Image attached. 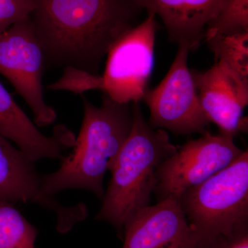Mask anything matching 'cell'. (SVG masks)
<instances>
[{"mask_svg": "<svg viewBox=\"0 0 248 248\" xmlns=\"http://www.w3.org/2000/svg\"><path fill=\"white\" fill-rule=\"evenodd\" d=\"M190 50L179 45L177 55L164 79L147 91L143 100L150 110L153 128L177 135L208 133L210 122L204 113L192 73L187 66Z\"/></svg>", "mask_w": 248, "mask_h": 248, "instance_id": "obj_8", "label": "cell"}, {"mask_svg": "<svg viewBox=\"0 0 248 248\" xmlns=\"http://www.w3.org/2000/svg\"><path fill=\"white\" fill-rule=\"evenodd\" d=\"M33 0H0V36L16 23L30 17Z\"/></svg>", "mask_w": 248, "mask_h": 248, "instance_id": "obj_17", "label": "cell"}, {"mask_svg": "<svg viewBox=\"0 0 248 248\" xmlns=\"http://www.w3.org/2000/svg\"><path fill=\"white\" fill-rule=\"evenodd\" d=\"M205 248L220 236L248 228V151L178 200Z\"/></svg>", "mask_w": 248, "mask_h": 248, "instance_id": "obj_4", "label": "cell"}, {"mask_svg": "<svg viewBox=\"0 0 248 248\" xmlns=\"http://www.w3.org/2000/svg\"><path fill=\"white\" fill-rule=\"evenodd\" d=\"M164 23L170 41L190 50L200 47L205 28L224 0H134Z\"/></svg>", "mask_w": 248, "mask_h": 248, "instance_id": "obj_13", "label": "cell"}, {"mask_svg": "<svg viewBox=\"0 0 248 248\" xmlns=\"http://www.w3.org/2000/svg\"><path fill=\"white\" fill-rule=\"evenodd\" d=\"M202 109L210 123L220 133L234 137L248 130V82L243 81L223 63L215 62L205 71H191Z\"/></svg>", "mask_w": 248, "mask_h": 248, "instance_id": "obj_10", "label": "cell"}, {"mask_svg": "<svg viewBox=\"0 0 248 248\" xmlns=\"http://www.w3.org/2000/svg\"><path fill=\"white\" fill-rule=\"evenodd\" d=\"M248 31V0H224L205 28L204 40Z\"/></svg>", "mask_w": 248, "mask_h": 248, "instance_id": "obj_16", "label": "cell"}, {"mask_svg": "<svg viewBox=\"0 0 248 248\" xmlns=\"http://www.w3.org/2000/svg\"><path fill=\"white\" fill-rule=\"evenodd\" d=\"M30 17L46 68L99 75L112 45L138 25L134 0H33Z\"/></svg>", "mask_w": 248, "mask_h": 248, "instance_id": "obj_1", "label": "cell"}, {"mask_svg": "<svg viewBox=\"0 0 248 248\" xmlns=\"http://www.w3.org/2000/svg\"><path fill=\"white\" fill-rule=\"evenodd\" d=\"M131 104V132L109 169L110 182L96 216L112 225L122 240L127 220L151 205L158 166L177 150L166 130L153 128L146 122L140 103Z\"/></svg>", "mask_w": 248, "mask_h": 248, "instance_id": "obj_3", "label": "cell"}, {"mask_svg": "<svg viewBox=\"0 0 248 248\" xmlns=\"http://www.w3.org/2000/svg\"><path fill=\"white\" fill-rule=\"evenodd\" d=\"M122 248H202L179 201L173 198L138 210L125 222Z\"/></svg>", "mask_w": 248, "mask_h": 248, "instance_id": "obj_11", "label": "cell"}, {"mask_svg": "<svg viewBox=\"0 0 248 248\" xmlns=\"http://www.w3.org/2000/svg\"><path fill=\"white\" fill-rule=\"evenodd\" d=\"M84 116L73 151L60 160L55 172L42 175V192L54 195L66 190L89 191L104 199V178L133 127L131 104H121L103 93L101 107L81 94Z\"/></svg>", "mask_w": 248, "mask_h": 248, "instance_id": "obj_2", "label": "cell"}, {"mask_svg": "<svg viewBox=\"0 0 248 248\" xmlns=\"http://www.w3.org/2000/svg\"><path fill=\"white\" fill-rule=\"evenodd\" d=\"M206 42L215 62L223 63L235 76L248 82V31L217 35Z\"/></svg>", "mask_w": 248, "mask_h": 248, "instance_id": "obj_15", "label": "cell"}, {"mask_svg": "<svg viewBox=\"0 0 248 248\" xmlns=\"http://www.w3.org/2000/svg\"><path fill=\"white\" fill-rule=\"evenodd\" d=\"M0 201L16 204H37L53 212L57 218V229L68 232L87 217L84 204L63 205L54 197L46 195L42 189V175L35 162L19 148L0 135Z\"/></svg>", "mask_w": 248, "mask_h": 248, "instance_id": "obj_9", "label": "cell"}, {"mask_svg": "<svg viewBox=\"0 0 248 248\" xmlns=\"http://www.w3.org/2000/svg\"><path fill=\"white\" fill-rule=\"evenodd\" d=\"M158 23L148 13L144 20L124 34L107 54L102 93L121 104L143 100L154 66Z\"/></svg>", "mask_w": 248, "mask_h": 248, "instance_id": "obj_7", "label": "cell"}, {"mask_svg": "<svg viewBox=\"0 0 248 248\" xmlns=\"http://www.w3.org/2000/svg\"><path fill=\"white\" fill-rule=\"evenodd\" d=\"M37 234L14 203L0 201V248H35Z\"/></svg>", "mask_w": 248, "mask_h": 248, "instance_id": "obj_14", "label": "cell"}, {"mask_svg": "<svg viewBox=\"0 0 248 248\" xmlns=\"http://www.w3.org/2000/svg\"><path fill=\"white\" fill-rule=\"evenodd\" d=\"M45 68V55L30 17L0 36V74L27 103L37 127L48 126L57 118L56 111L44 97Z\"/></svg>", "mask_w": 248, "mask_h": 248, "instance_id": "obj_5", "label": "cell"}, {"mask_svg": "<svg viewBox=\"0 0 248 248\" xmlns=\"http://www.w3.org/2000/svg\"><path fill=\"white\" fill-rule=\"evenodd\" d=\"M0 135L13 141L34 162L63 159L73 148L75 134L66 125H55L50 136L44 135L0 82Z\"/></svg>", "mask_w": 248, "mask_h": 248, "instance_id": "obj_12", "label": "cell"}, {"mask_svg": "<svg viewBox=\"0 0 248 248\" xmlns=\"http://www.w3.org/2000/svg\"><path fill=\"white\" fill-rule=\"evenodd\" d=\"M234 138L208 132L190 140L158 166L154 192L158 202L179 200L188 189L202 184L229 166L244 153Z\"/></svg>", "mask_w": 248, "mask_h": 248, "instance_id": "obj_6", "label": "cell"}, {"mask_svg": "<svg viewBox=\"0 0 248 248\" xmlns=\"http://www.w3.org/2000/svg\"><path fill=\"white\" fill-rule=\"evenodd\" d=\"M205 248H248V228L228 236H220Z\"/></svg>", "mask_w": 248, "mask_h": 248, "instance_id": "obj_18", "label": "cell"}]
</instances>
